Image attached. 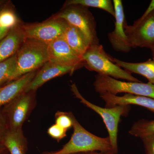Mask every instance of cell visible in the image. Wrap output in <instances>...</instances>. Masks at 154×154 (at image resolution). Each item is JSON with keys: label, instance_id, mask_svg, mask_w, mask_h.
Segmentation results:
<instances>
[{"label": "cell", "instance_id": "4316f807", "mask_svg": "<svg viewBox=\"0 0 154 154\" xmlns=\"http://www.w3.org/2000/svg\"><path fill=\"white\" fill-rule=\"evenodd\" d=\"M154 11V0H152L150 4L149 5V7H148L147 8L144 12V13L143 14L142 16L140 18H139L137 21H140L142 20L143 19L145 18L146 17H147L151 13Z\"/></svg>", "mask_w": 154, "mask_h": 154}, {"label": "cell", "instance_id": "d4e9b609", "mask_svg": "<svg viewBox=\"0 0 154 154\" xmlns=\"http://www.w3.org/2000/svg\"><path fill=\"white\" fill-rule=\"evenodd\" d=\"M146 154H154V134L141 138Z\"/></svg>", "mask_w": 154, "mask_h": 154}, {"label": "cell", "instance_id": "ffe728a7", "mask_svg": "<svg viewBox=\"0 0 154 154\" xmlns=\"http://www.w3.org/2000/svg\"><path fill=\"white\" fill-rule=\"evenodd\" d=\"M72 5L102 9L115 17L114 6L110 0H69L66 2L64 6L66 7Z\"/></svg>", "mask_w": 154, "mask_h": 154}, {"label": "cell", "instance_id": "ba28073f", "mask_svg": "<svg viewBox=\"0 0 154 154\" xmlns=\"http://www.w3.org/2000/svg\"><path fill=\"white\" fill-rule=\"evenodd\" d=\"M68 24L63 19L53 17L42 23L22 25V28L25 38L36 39L48 45L63 36Z\"/></svg>", "mask_w": 154, "mask_h": 154}, {"label": "cell", "instance_id": "83f0119b", "mask_svg": "<svg viewBox=\"0 0 154 154\" xmlns=\"http://www.w3.org/2000/svg\"><path fill=\"white\" fill-rule=\"evenodd\" d=\"M117 153L113 150L107 152H86L80 153L79 154H117Z\"/></svg>", "mask_w": 154, "mask_h": 154}, {"label": "cell", "instance_id": "9c48e42d", "mask_svg": "<svg viewBox=\"0 0 154 154\" xmlns=\"http://www.w3.org/2000/svg\"><path fill=\"white\" fill-rule=\"evenodd\" d=\"M125 32L132 48H148L154 45V11L132 25H124Z\"/></svg>", "mask_w": 154, "mask_h": 154}, {"label": "cell", "instance_id": "7c38bea8", "mask_svg": "<svg viewBox=\"0 0 154 154\" xmlns=\"http://www.w3.org/2000/svg\"><path fill=\"white\" fill-rule=\"evenodd\" d=\"M79 68L78 66H63L48 62L36 73L25 92L36 91L39 87L49 80L68 73H72Z\"/></svg>", "mask_w": 154, "mask_h": 154}, {"label": "cell", "instance_id": "52a82bcc", "mask_svg": "<svg viewBox=\"0 0 154 154\" xmlns=\"http://www.w3.org/2000/svg\"><path fill=\"white\" fill-rule=\"evenodd\" d=\"M36 91L24 92L1 109L9 130L22 129V127L36 107Z\"/></svg>", "mask_w": 154, "mask_h": 154}, {"label": "cell", "instance_id": "8fae6325", "mask_svg": "<svg viewBox=\"0 0 154 154\" xmlns=\"http://www.w3.org/2000/svg\"><path fill=\"white\" fill-rule=\"evenodd\" d=\"M113 2L115 11V28L113 31L108 33V39L114 50L128 52L132 48L125 32L124 25L126 21L122 2L121 0H113Z\"/></svg>", "mask_w": 154, "mask_h": 154}, {"label": "cell", "instance_id": "2e32d148", "mask_svg": "<svg viewBox=\"0 0 154 154\" xmlns=\"http://www.w3.org/2000/svg\"><path fill=\"white\" fill-rule=\"evenodd\" d=\"M10 154H26L28 141L22 129L8 130L2 142Z\"/></svg>", "mask_w": 154, "mask_h": 154}, {"label": "cell", "instance_id": "f1b7e54d", "mask_svg": "<svg viewBox=\"0 0 154 154\" xmlns=\"http://www.w3.org/2000/svg\"><path fill=\"white\" fill-rule=\"evenodd\" d=\"M6 149V148L2 144H0V154H2L3 151Z\"/></svg>", "mask_w": 154, "mask_h": 154}, {"label": "cell", "instance_id": "e0dca14e", "mask_svg": "<svg viewBox=\"0 0 154 154\" xmlns=\"http://www.w3.org/2000/svg\"><path fill=\"white\" fill-rule=\"evenodd\" d=\"M112 60L120 67L130 73H134L143 76L149 83L154 85V59H149L143 62L129 63L112 57Z\"/></svg>", "mask_w": 154, "mask_h": 154}, {"label": "cell", "instance_id": "7a4b0ae2", "mask_svg": "<svg viewBox=\"0 0 154 154\" xmlns=\"http://www.w3.org/2000/svg\"><path fill=\"white\" fill-rule=\"evenodd\" d=\"M48 61V45L36 39L25 38L17 52L16 69L10 82L35 72Z\"/></svg>", "mask_w": 154, "mask_h": 154}, {"label": "cell", "instance_id": "1f68e13d", "mask_svg": "<svg viewBox=\"0 0 154 154\" xmlns=\"http://www.w3.org/2000/svg\"></svg>", "mask_w": 154, "mask_h": 154}, {"label": "cell", "instance_id": "d6986e66", "mask_svg": "<svg viewBox=\"0 0 154 154\" xmlns=\"http://www.w3.org/2000/svg\"><path fill=\"white\" fill-rule=\"evenodd\" d=\"M19 23L16 13L9 2L0 8V40Z\"/></svg>", "mask_w": 154, "mask_h": 154}, {"label": "cell", "instance_id": "277c9868", "mask_svg": "<svg viewBox=\"0 0 154 154\" xmlns=\"http://www.w3.org/2000/svg\"><path fill=\"white\" fill-rule=\"evenodd\" d=\"M71 88L73 95L79 99L81 103L101 116L108 131V137L113 150L118 152L117 134L119 123L121 116H126L130 110V105H116L112 107L105 108L99 107L86 100L80 94L75 84H72Z\"/></svg>", "mask_w": 154, "mask_h": 154}, {"label": "cell", "instance_id": "f546056e", "mask_svg": "<svg viewBox=\"0 0 154 154\" xmlns=\"http://www.w3.org/2000/svg\"><path fill=\"white\" fill-rule=\"evenodd\" d=\"M151 50L152 55L153 59H154V45L150 48Z\"/></svg>", "mask_w": 154, "mask_h": 154}, {"label": "cell", "instance_id": "6da1fadb", "mask_svg": "<svg viewBox=\"0 0 154 154\" xmlns=\"http://www.w3.org/2000/svg\"><path fill=\"white\" fill-rule=\"evenodd\" d=\"M73 133L70 140L59 150L42 154H72L113 150L110 139L95 135L85 129L72 113ZM115 152V151H114Z\"/></svg>", "mask_w": 154, "mask_h": 154}, {"label": "cell", "instance_id": "484cf974", "mask_svg": "<svg viewBox=\"0 0 154 154\" xmlns=\"http://www.w3.org/2000/svg\"><path fill=\"white\" fill-rule=\"evenodd\" d=\"M8 130L7 121L2 110H0V144H2V141Z\"/></svg>", "mask_w": 154, "mask_h": 154}, {"label": "cell", "instance_id": "ac0fdd59", "mask_svg": "<svg viewBox=\"0 0 154 154\" xmlns=\"http://www.w3.org/2000/svg\"><path fill=\"white\" fill-rule=\"evenodd\" d=\"M63 37L72 49L82 57L90 45L82 32L69 24Z\"/></svg>", "mask_w": 154, "mask_h": 154}, {"label": "cell", "instance_id": "3957f363", "mask_svg": "<svg viewBox=\"0 0 154 154\" xmlns=\"http://www.w3.org/2000/svg\"><path fill=\"white\" fill-rule=\"evenodd\" d=\"M112 57L105 52L99 43L91 44L82 57L84 65L88 69L116 79H121L128 82H141L129 72L122 69L113 62Z\"/></svg>", "mask_w": 154, "mask_h": 154}, {"label": "cell", "instance_id": "5b68a950", "mask_svg": "<svg viewBox=\"0 0 154 154\" xmlns=\"http://www.w3.org/2000/svg\"><path fill=\"white\" fill-rule=\"evenodd\" d=\"M94 85L95 91L99 94L109 93L116 95L125 93L154 99V85L149 82H122L108 76L97 74Z\"/></svg>", "mask_w": 154, "mask_h": 154}, {"label": "cell", "instance_id": "5bb4252c", "mask_svg": "<svg viewBox=\"0 0 154 154\" xmlns=\"http://www.w3.org/2000/svg\"><path fill=\"white\" fill-rule=\"evenodd\" d=\"M36 74L33 72L0 87V107L5 106L25 92Z\"/></svg>", "mask_w": 154, "mask_h": 154}, {"label": "cell", "instance_id": "8992f818", "mask_svg": "<svg viewBox=\"0 0 154 154\" xmlns=\"http://www.w3.org/2000/svg\"><path fill=\"white\" fill-rule=\"evenodd\" d=\"M54 17L63 19L79 29L90 45L99 43L96 32V22L88 8L79 5L67 6Z\"/></svg>", "mask_w": 154, "mask_h": 154}, {"label": "cell", "instance_id": "cb8c5ba5", "mask_svg": "<svg viewBox=\"0 0 154 154\" xmlns=\"http://www.w3.org/2000/svg\"><path fill=\"white\" fill-rule=\"evenodd\" d=\"M67 131L57 125L54 124L48 128L47 133L50 136L59 142L66 137Z\"/></svg>", "mask_w": 154, "mask_h": 154}, {"label": "cell", "instance_id": "603a6c76", "mask_svg": "<svg viewBox=\"0 0 154 154\" xmlns=\"http://www.w3.org/2000/svg\"><path fill=\"white\" fill-rule=\"evenodd\" d=\"M72 112L57 111L55 113V124L63 129L68 130L73 126Z\"/></svg>", "mask_w": 154, "mask_h": 154}, {"label": "cell", "instance_id": "4fadbf2b", "mask_svg": "<svg viewBox=\"0 0 154 154\" xmlns=\"http://www.w3.org/2000/svg\"><path fill=\"white\" fill-rule=\"evenodd\" d=\"M99 95L105 102V107H112L116 105H137L154 113V99L153 98L128 94L121 96L109 93H101Z\"/></svg>", "mask_w": 154, "mask_h": 154}, {"label": "cell", "instance_id": "4dcf8cb0", "mask_svg": "<svg viewBox=\"0 0 154 154\" xmlns=\"http://www.w3.org/2000/svg\"><path fill=\"white\" fill-rule=\"evenodd\" d=\"M6 2L5 1H4V0H0V8L2 7V6Z\"/></svg>", "mask_w": 154, "mask_h": 154}, {"label": "cell", "instance_id": "30bf717a", "mask_svg": "<svg viewBox=\"0 0 154 154\" xmlns=\"http://www.w3.org/2000/svg\"><path fill=\"white\" fill-rule=\"evenodd\" d=\"M48 61L66 66L81 67L84 65L82 59L69 46L63 36L48 45Z\"/></svg>", "mask_w": 154, "mask_h": 154}, {"label": "cell", "instance_id": "9a60e30c", "mask_svg": "<svg viewBox=\"0 0 154 154\" xmlns=\"http://www.w3.org/2000/svg\"><path fill=\"white\" fill-rule=\"evenodd\" d=\"M25 38L19 23L0 40V62L16 54Z\"/></svg>", "mask_w": 154, "mask_h": 154}, {"label": "cell", "instance_id": "7402d4cb", "mask_svg": "<svg viewBox=\"0 0 154 154\" xmlns=\"http://www.w3.org/2000/svg\"><path fill=\"white\" fill-rule=\"evenodd\" d=\"M17 62V54L8 59L0 62V87L9 83L13 76Z\"/></svg>", "mask_w": 154, "mask_h": 154}, {"label": "cell", "instance_id": "44dd1931", "mask_svg": "<svg viewBox=\"0 0 154 154\" xmlns=\"http://www.w3.org/2000/svg\"><path fill=\"white\" fill-rule=\"evenodd\" d=\"M129 133L135 137L142 138L154 134V119L148 120L142 119L135 122Z\"/></svg>", "mask_w": 154, "mask_h": 154}]
</instances>
